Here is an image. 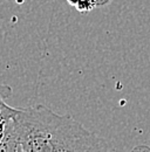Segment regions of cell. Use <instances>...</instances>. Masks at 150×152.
I'll return each mask as SVG.
<instances>
[{
  "label": "cell",
  "mask_w": 150,
  "mask_h": 152,
  "mask_svg": "<svg viewBox=\"0 0 150 152\" xmlns=\"http://www.w3.org/2000/svg\"><path fill=\"white\" fill-rule=\"evenodd\" d=\"M12 122L21 152H103L80 122L41 104L17 109Z\"/></svg>",
  "instance_id": "1"
},
{
  "label": "cell",
  "mask_w": 150,
  "mask_h": 152,
  "mask_svg": "<svg viewBox=\"0 0 150 152\" xmlns=\"http://www.w3.org/2000/svg\"><path fill=\"white\" fill-rule=\"evenodd\" d=\"M12 95V88L6 84H0V123H6L14 117L15 108H11L6 104L5 99Z\"/></svg>",
  "instance_id": "2"
},
{
  "label": "cell",
  "mask_w": 150,
  "mask_h": 152,
  "mask_svg": "<svg viewBox=\"0 0 150 152\" xmlns=\"http://www.w3.org/2000/svg\"><path fill=\"white\" fill-rule=\"evenodd\" d=\"M0 152H18V140L15 137L12 119L6 123L5 134L0 142Z\"/></svg>",
  "instance_id": "3"
},
{
  "label": "cell",
  "mask_w": 150,
  "mask_h": 152,
  "mask_svg": "<svg viewBox=\"0 0 150 152\" xmlns=\"http://www.w3.org/2000/svg\"><path fill=\"white\" fill-rule=\"evenodd\" d=\"M67 2L71 6H73L75 10H77L79 12H82V13L89 12L96 7L94 0H67Z\"/></svg>",
  "instance_id": "4"
},
{
  "label": "cell",
  "mask_w": 150,
  "mask_h": 152,
  "mask_svg": "<svg viewBox=\"0 0 150 152\" xmlns=\"http://www.w3.org/2000/svg\"><path fill=\"white\" fill-rule=\"evenodd\" d=\"M110 1H112V0H94V2H95V6H96V7L106 6V5H108Z\"/></svg>",
  "instance_id": "5"
},
{
  "label": "cell",
  "mask_w": 150,
  "mask_h": 152,
  "mask_svg": "<svg viewBox=\"0 0 150 152\" xmlns=\"http://www.w3.org/2000/svg\"><path fill=\"white\" fill-rule=\"evenodd\" d=\"M18 152H21V151H20V150H19V149H18Z\"/></svg>",
  "instance_id": "6"
}]
</instances>
